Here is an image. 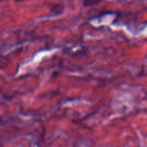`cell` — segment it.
I'll return each mask as SVG.
<instances>
[{
  "instance_id": "obj_1",
  "label": "cell",
  "mask_w": 147,
  "mask_h": 147,
  "mask_svg": "<svg viewBox=\"0 0 147 147\" xmlns=\"http://www.w3.org/2000/svg\"><path fill=\"white\" fill-rule=\"evenodd\" d=\"M102 0H83V4L85 7H91L97 5Z\"/></svg>"
},
{
  "instance_id": "obj_2",
  "label": "cell",
  "mask_w": 147,
  "mask_h": 147,
  "mask_svg": "<svg viewBox=\"0 0 147 147\" xmlns=\"http://www.w3.org/2000/svg\"><path fill=\"white\" fill-rule=\"evenodd\" d=\"M15 1H22V0H15Z\"/></svg>"
}]
</instances>
